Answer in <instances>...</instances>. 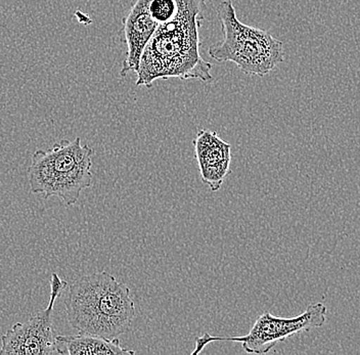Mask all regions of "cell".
Returning <instances> with one entry per match:
<instances>
[{
  "label": "cell",
  "instance_id": "cell-5",
  "mask_svg": "<svg viewBox=\"0 0 360 355\" xmlns=\"http://www.w3.org/2000/svg\"><path fill=\"white\" fill-rule=\"evenodd\" d=\"M326 306L323 303H312L303 314L295 318H278L269 312L259 316L250 332L244 336L220 337L204 334L195 338L193 355L201 354L209 343L231 341L242 344L243 349L250 354H265L276 344L283 342L295 335L323 327L326 321Z\"/></svg>",
  "mask_w": 360,
  "mask_h": 355
},
{
  "label": "cell",
  "instance_id": "cell-1",
  "mask_svg": "<svg viewBox=\"0 0 360 355\" xmlns=\"http://www.w3.org/2000/svg\"><path fill=\"white\" fill-rule=\"evenodd\" d=\"M172 20L160 25L146 44L137 70V86L150 87L155 81L179 78L209 82L212 64L200 53L199 29L206 0H177Z\"/></svg>",
  "mask_w": 360,
  "mask_h": 355
},
{
  "label": "cell",
  "instance_id": "cell-4",
  "mask_svg": "<svg viewBox=\"0 0 360 355\" xmlns=\"http://www.w3.org/2000/svg\"><path fill=\"white\" fill-rule=\"evenodd\" d=\"M224 39L209 47V56L218 62L235 63L249 76L264 77L285 60L283 44L274 36L238 19L231 0L217 8Z\"/></svg>",
  "mask_w": 360,
  "mask_h": 355
},
{
  "label": "cell",
  "instance_id": "cell-9",
  "mask_svg": "<svg viewBox=\"0 0 360 355\" xmlns=\"http://www.w3.org/2000/svg\"><path fill=\"white\" fill-rule=\"evenodd\" d=\"M56 354L63 355L135 354L134 350L124 349L118 338L109 339L89 334L56 337Z\"/></svg>",
  "mask_w": 360,
  "mask_h": 355
},
{
  "label": "cell",
  "instance_id": "cell-3",
  "mask_svg": "<svg viewBox=\"0 0 360 355\" xmlns=\"http://www.w3.org/2000/svg\"><path fill=\"white\" fill-rule=\"evenodd\" d=\"M94 154L80 138L63 139L51 150H36L27 172L31 192L45 200L58 197L65 206H73L91 186Z\"/></svg>",
  "mask_w": 360,
  "mask_h": 355
},
{
  "label": "cell",
  "instance_id": "cell-7",
  "mask_svg": "<svg viewBox=\"0 0 360 355\" xmlns=\"http://www.w3.org/2000/svg\"><path fill=\"white\" fill-rule=\"evenodd\" d=\"M159 26L150 15L148 0H132L131 10L123 19L127 53L120 71L121 77H125L129 72L136 73L146 44Z\"/></svg>",
  "mask_w": 360,
  "mask_h": 355
},
{
  "label": "cell",
  "instance_id": "cell-6",
  "mask_svg": "<svg viewBox=\"0 0 360 355\" xmlns=\"http://www.w3.org/2000/svg\"><path fill=\"white\" fill-rule=\"evenodd\" d=\"M68 287L66 280L58 273L51 278V297L44 309L36 312L25 323H17L2 335L0 355L6 354H58L53 331L55 302Z\"/></svg>",
  "mask_w": 360,
  "mask_h": 355
},
{
  "label": "cell",
  "instance_id": "cell-2",
  "mask_svg": "<svg viewBox=\"0 0 360 355\" xmlns=\"http://www.w3.org/2000/svg\"><path fill=\"white\" fill-rule=\"evenodd\" d=\"M65 305L68 321L79 334L109 340L129 331L136 314L129 288L107 271L72 283Z\"/></svg>",
  "mask_w": 360,
  "mask_h": 355
},
{
  "label": "cell",
  "instance_id": "cell-8",
  "mask_svg": "<svg viewBox=\"0 0 360 355\" xmlns=\"http://www.w3.org/2000/svg\"><path fill=\"white\" fill-rule=\"evenodd\" d=\"M193 146L202 181L216 192L231 173V145L222 141L216 132L202 129L198 132Z\"/></svg>",
  "mask_w": 360,
  "mask_h": 355
}]
</instances>
